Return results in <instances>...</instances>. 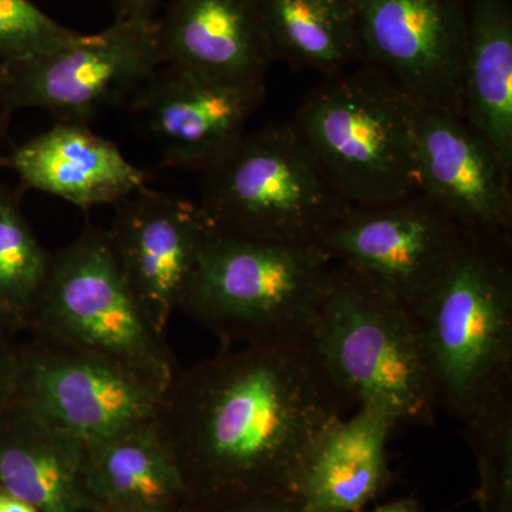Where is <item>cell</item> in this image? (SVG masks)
<instances>
[{
    "label": "cell",
    "mask_w": 512,
    "mask_h": 512,
    "mask_svg": "<svg viewBox=\"0 0 512 512\" xmlns=\"http://www.w3.org/2000/svg\"><path fill=\"white\" fill-rule=\"evenodd\" d=\"M333 261L316 244L210 239L180 312L224 348L308 338Z\"/></svg>",
    "instance_id": "5"
},
{
    "label": "cell",
    "mask_w": 512,
    "mask_h": 512,
    "mask_svg": "<svg viewBox=\"0 0 512 512\" xmlns=\"http://www.w3.org/2000/svg\"><path fill=\"white\" fill-rule=\"evenodd\" d=\"M154 419L87 444L84 483L93 510L188 507L183 474Z\"/></svg>",
    "instance_id": "19"
},
{
    "label": "cell",
    "mask_w": 512,
    "mask_h": 512,
    "mask_svg": "<svg viewBox=\"0 0 512 512\" xmlns=\"http://www.w3.org/2000/svg\"><path fill=\"white\" fill-rule=\"evenodd\" d=\"M18 359L19 350L10 348L0 333V409L12 399Z\"/></svg>",
    "instance_id": "26"
},
{
    "label": "cell",
    "mask_w": 512,
    "mask_h": 512,
    "mask_svg": "<svg viewBox=\"0 0 512 512\" xmlns=\"http://www.w3.org/2000/svg\"><path fill=\"white\" fill-rule=\"evenodd\" d=\"M200 204L234 237L318 244L350 210L288 123L245 133L201 173Z\"/></svg>",
    "instance_id": "6"
},
{
    "label": "cell",
    "mask_w": 512,
    "mask_h": 512,
    "mask_svg": "<svg viewBox=\"0 0 512 512\" xmlns=\"http://www.w3.org/2000/svg\"><path fill=\"white\" fill-rule=\"evenodd\" d=\"M512 168L448 111L420 107L417 192L468 231L511 237Z\"/></svg>",
    "instance_id": "14"
},
{
    "label": "cell",
    "mask_w": 512,
    "mask_h": 512,
    "mask_svg": "<svg viewBox=\"0 0 512 512\" xmlns=\"http://www.w3.org/2000/svg\"><path fill=\"white\" fill-rule=\"evenodd\" d=\"M2 164L29 190L79 208L116 205L146 187V174L87 124L56 123L13 148Z\"/></svg>",
    "instance_id": "15"
},
{
    "label": "cell",
    "mask_w": 512,
    "mask_h": 512,
    "mask_svg": "<svg viewBox=\"0 0 512 512\" xmlns=\"http://www.w3.org/2000/svg\"><path fill=\"white\" fill-rule=\"evenodd\" d=\"M29 326L40 338L111 360L164 390L177 373L165 333L128 288L106 229L89 227L52 255Z\"/></svg>",
    "instance_id": "7"
},
{
    "label": "cell",
    "mask_w": 512,
    "mask_h": 512,
    "mask_svg": "<svg viewBox=\"0 0 512 512\" xmlns=\"http://www.w3.org/2000/svg\"><path fill=\"white\" fill-rule=\"evenodd\" d=\"M419 109L386 74L362 62L326 76L292 126L350 207H377L417 192Z\"/></svg>",
    "instance_id": "3"
},
{
    "label": "cell",
    "mask_w": 512,
    "mask_h": 512,
    "mask_svg": "<svg viewBox=\"0 0 512 512\" xmlns=\"http://www.w3.org/2000/svg\"><path fill=\"white\" fill-rule=\"evenodd\" d=\"M3 128H5V121L0 117V143H2L3 140ZM0 164H2V158H0Z\"/></svg>",
    "instance_id": "31"
},
{
    "label": "cell",
    "mask_w": 512,
    "mask_h": 512,
    "mask_svg": "<svg viewBox=\"0 0 512 512\" xmlns=\"http://www.w3.org/2000/svg\"><path fill=\"white\" fill-rule=\"evenodd\" d=\"M86 446L10 399L0 409V487L40 512H92Z\"/></svg>",
    "instance_id": "18"
},
{
    "label": "cell",
    "mask_w": 512,
    "mask_h": 512,
    "mask_svg": "<svg viewBox=\"0 0 512 512\" xmlns=\"http://www.w3.org/2000/svg\"><path fill=\"white\" fill-rule=\"evenodd\" d=\"M114 207L106 229L111 252L148 319L165 333L218 229L200 202L147 187Z\"/></svg>",
    "instance_id": "12"
},
{
    "label": "cell",
    "mask_w": 512,
    "mask_h": 512,
    "mask_svg": "<svg viewBox=\"0 0 512 512\" xmlns=\"http://www.w3.org/2000/svg\"><path fill=\"white\" fill-rule=\"evenodd\" d=\"M92 512H192L190 508L181 505V507L171 508H148V510H133V511H99L93 510Z\"/></svg>",
    "instance_id": "30"
},
{
    "label": "cell",
    "mask_w": 512,
    "mask_h": 512,
    "mask_svg": "<svg viewBox=\"0 0 512 512\" xmlns=\"http://www.w3.org/2000/svg\"><path fill=\"white\" fill-rule=\"evenodd\" d=\"M409 311L439 410L467 426L512 402L511 237L467 229Z\"/></svg>",
    "instance_id": "2"
},
{
    "label": "cell",
    "mask_w": 512,
    "mask_h": 512,
    "mask_svg": "<svg viewBox=\"0 0 512 512\" xmlns=\"http://www.w3.org/2000/svg\"><path fill=\"white\" fill-rule=\"evenodd\" d=\"M165 390L127 367L36 335L12 399L84 446L156 417Z\"/></svg>",
    "instance_id": "9"
},
{
    "label": "cell",
    "mask_w": 512,
    "mask_h": 512,
    "mask_svg": "<svg viewBox=\"0 0 512 512\" xmlns=\"http://www.w3.org/2000/svg\"><path fill=\"white\" fill-rule=\"evenodd\" d=\"M160 26L165 64L265 82L275 62L259 0H170Z\"/></svg>",
    "instance_id": "16"
},
{
    "label": "cell",
    "mask_w": 512,
    "mask_h": 512,
    "mask_svg": "<svg viewBox=\"0 0 512 512\" xmlns=\"http://www.w3.org/2000/svg\"><path fill=\"white\" fill-rule=\"evenodd\" d=\"M397 421L376 407L359 406L333 421L313 447L296 498L308 512H357L390 480L387 443Z\"/></svg>",
    "instance_id": "17"
},
{
    "label": "cell",
    "mask_w": 512,
    "mask_h": 512,
    "mask_svg": "<svg viewBox=\"0 0 512 512\" xmlns=\"http://www.w3.org/2000/svg\"><path fill=\"white\" fill-rule=\"evenodd\" d=\"M466 231L416 192L350 208L316 245L409 308L443 274Z\"/></svg>",
    "instance_id": "11"
},
{
    "label": "cell",
    "mask_w": 512,
    "mask_h": 512,
    "mask_svg": "<svg viewBox=\"0 0 512 512\" xmlns=\"http://www.w3.org/2000/svg\"><path fill=\"white\" fill-rule=\"evenodd\" d=\"M52 255L40 244L12 192L0 187V316L28 325Z\"/></svg>",
    "instance_id": "22"
},
{
    "label": "cell",
    "mask_w": 512,
    "mask_h": 512,
    "mask_svg": "<svg viewBox=\"0 0 512 512\" xmlns=\"http://www.w3.org/2000/svg\"><path fill=\"white\" fill-rule=\"evenodd\" d=\"M67 29L30 0H0V64H18L69 45Z\"/></svg>",
    "instance_id": "24"
},
{
    "label": "cell",
    "mask_w": 512,
    "mask_h": 512,
    "mask_svg": "<svg viewBox=\"0 0 512 512\" xmlns=\"http://www.w3.org/2000/svg\"><path fill=\"white\" fill-rule=\"evenodd\" d=\"M211 512H308L301 501L289 495H256Z\"/></svg>",
    "instance_id": "25"
},
{
    "label": "cell",
    "mask_w": 512,
    "mask_h": 512,
    "mask_svg": "<svg viewBox=\"0 0 512 512\" xmlns=\"http://www.w3.org/2000/svg\"><path fill=\"white\" fill-rule=\"evenodd\" d=\"M265 97V82L221 79L164 63L130 101L163 163L202 173L247 133Z\"/></svg>",
    "instance_id": "13"
},
{
    "label": "cell",
    "mask_w": 512,
    "mask_h": 512,
    "mask_svg": "<svg viewBox=\"0 0 512 512\" xmlns=\"http://www.w3.org/2000/svg\"><path fill=\"white\" fill-rule=\"evenodd\" d=\"M0 512H40L37 508L20 500L0 487Z\"/></svg>",
    "instance_id": "28"
},
{
    "label": "cell",
    "mask_w": 512,
    "mask_h": 512,
    "mask_svg": "<svg viewBox=\"0 0 512 512\" xmlns=\"http://www.w3.org/2000/svg\"><path fill=\"white\" fill-rule=\"evenodd\" d=\"M461 119L512 168V0H470Z\"/></svg>",
    "instance_id": "20"
},
{
    "label": "cell",
    "mask_w": 512,
    "mask_h": 512,
    "mask_svg": "<svg viewBox=\"0 0 512 512\" xmlns=\"http://www.w3.org/2000/svg\"><path fill=\"white\" fill-rule=\"evenodd\" d=\"M476 456L481 512H512V402L464 426Z\"/></svg>",
    "instance_id": "23"
},
{
    "label": "cell",
    "mask_w": 512,
    "mask_h": 512,
    "mask_svg": "<svg viewBox=\"0 0 512 512\" xmlns=\"http://www.w3.org/2000/svg\"><path fill=\"white\" fill-rule=\"evenodd\" d=\"M165 63L158 20L116 19L96 35L28 62L2 64L0 104L40 109L56 123L87 124L134 93Z\"/></svg>",
    "instance_id": "8"
},
{
    "label": "cell",
    "mask_w": 512,
    "mask_h": 512,
    "mask_svg": "<svg viewBox=\"0 0 512 512\" xmlns=\"http://www.w3.org/2000/svg\"><path fill=\"white\" fill-rule=\"evenodd\" d=\"M370 512H423L419 503L413 498H400V500L389 501L379 505Z\"/></svg>",
    "instance_id": "29"
},
{
    "label": "cell",
    "mask_w": 512,
    "mask_h": 512,
    "mask_svg": "<svg viewBox=\"0 0 512 512\" xmlns=\"http://www.w3.org/2000/svg\"><path fill=\"white\" fill-rule=\"evenodd\" d=\"M308 339L346 399L397 423L436 421L440 410L412 313L359 272L333 262Z\"/></svg>",
    "instance_id": "4"
},
{
    "label": "cell",
    "mask_w": 512,
    "mask_h": 512,
    "mask_svg": "<svg viewBox=\"0 0 512 512\" xmlns=\"http://www.w3.org/2000/svg\"><path fill=\"white\" fill-rule=\"evenodd\" d=\"M275 60L330 76L362 63L352 0H259Z\"/></svg>",
    "instance_id": "21"
},
{
    "label": "cell",
    "mask_w": 512,
    "mask_h": 512,
    "mask_svg": "<svg viewBox=\"0 0 512 512\" xmlns=\"http://www.w3.org/2000/svg\"><path fill=\"white\" fill-rule=\"evenodd\" d=\"M363 63L420 107L461 117L470 0H352Z\"/></svg>",
    "instance_id": "10"
},
{
    "label": "cell",
    "mask_w": 512,
    "mask_h": 512,
    "mask_svg": "<svg viewBox=\"0 0 512 512\" xmlns=\"http://www.w3.org/2000/svg\"><path fill=\"white\" fill-rule=\"evenodd\" d=\"M346 397L309 339L224 348L175 373L156 414L187 505L211 512L256 495L296 497L320 436Z\"/></svg>",
    "instance_id": "1"
},
{
    "label": "cell",
    "mask_w": 512,
    "mask_h": 512,
    "mask_svg": "<svg viewBox=\"0 0 512 512\" xmlns=\"http://www.w3.org/2000/svg\"><path fill=\"white\" fill-rule=\"evenodd\" d=\"M160 0H110L116 19L151 20Z\"/></svg>",
    "instance_id": "27"
},
{
    "label": "cell",
    "mask_w": 512,
    "mask_h": 512,
    "mask_svg": "<svg viewBox=\"0 0 512 512\" xmlns=\"http://www.w3.org/2000/svg\"><path fill=\"white\" fill-rule=\"evenodd\" d=\"M3 66L0 64V82H2Z\"/></svg>",
    "instance_id": "32"
}]
</instances>
